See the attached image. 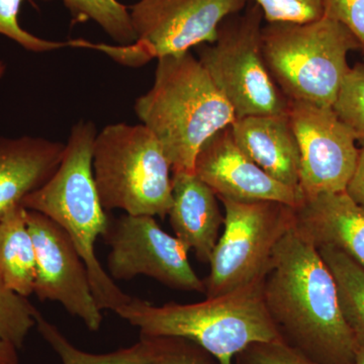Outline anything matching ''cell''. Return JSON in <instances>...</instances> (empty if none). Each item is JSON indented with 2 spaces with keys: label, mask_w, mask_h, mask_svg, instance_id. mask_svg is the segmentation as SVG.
<instances>
[{
  "label": "cell",
  "mask_w": 364,
  "mask_h": 364,
  "mask_svg": "<svg viewBox=\"0 0 364 364\" xmlns=\"http://www.w3.org/2000/svg\"><path fill=\"white\" fill-rule=\"evenodd\" d=\"M263 296L289 346L316 364L353 363L358 344L340 310L335 280L296 223L275 249Z\"/></svg>",
  "instance_id": "cell-1"
},
{
  "label": "cell",
  "mask_w": 364,
  "mask_h": 364,
  "mask_svg": "<svg viewBox=\"0 0 364 364\" xmlns=\"http://www.w3.org/2000/svg\"><path fill=\"white\" fill-rule=\"evenodd\" d=\"M135 112L161 145L172 172H195L203 146L236 119L191 51L157 60L154 82L136 98Z\"/></svg>",
  "instance_id": "cell-2"
},
{
  "label": "cell",
  "mask_w": 364,
  "mask_h": 364,
  "mask_svg": "<svg viewBox=\"0 0 364 364\" xmlns=\"http://www.w3.org/2000/svg\"><path fill=\"white\" fill-rule=\"evenodd\" d=\"M97 135L92 122L74 124L56 172L42 188L26 196L21 205L49 218L68 234L85 261L98 308L116 312L132 296L105 272L95 251L97 239L104 238L111 224L93 178V144Z\"/></svg>",
  "instance_id": "cell-3"
},
{
  "label": "cell",
  "mask_w": 364,
  "mask_h": 364,
  "mask_svg": "<svg viewBox=\"0 0 364 364\" xmlns=\"http://www.w3.org/2000/svg\"><path fill=\"white\" fill-rule=\"evenodd\" d=\"M263 282L186 305L155 306L132 298L114 313L142 336L189 340L217 364H234L237 354L249 345L282 339L265 305Z\"/></svg>",
  "instance_id": "cell-4"
},
{
  "label": "cell",
  "mask_w": 364,
  "mask_h": 364,
  "mask_svg": "<svg viewBox=\"0 0 364 364\" xmlns=\"http://www.w3.org/2000/svg\"><path fill=\"white\" fill-rule=\"evenodd\" d=\"M358 49L353 35L329 16L262 28L268 70L289 100L333 107L350 70L347 57Z\"/></svg>",
  "instance_id": "cell-5"
},
{
  "label": "cell",
  "mask_w": 364,
  "mask_h": 364,
  "mask_svg": "<svg viewBox=\"0 0 364 364\" xmlns=\"http://www.w3.org/2000/svg\"><path fill=\"white\" fill-rule=\"evenodd\" d=\"M92 172L107 212L164 219L172 205L171 165L154 135L144 124L117 123L98 132Z\"/></svg>",
  "instance_id": "cell-6"
},
{
  "label": "cell",
  "mask_w": 364,
  "mask_h": 364,
  "mask_svg": "<svg viewBox=\"0 0 364 364\" xmlns=\"http://www.w3.org/2000/svg\"><path fill=\"white\" fill-rule=\"evenodd\" d=\"M263 20L253 4L223 21L214 42L198 46V60L236 119L289 112V100L273 80L263 55Z\"/></svg>",
  "instance_id": "cell-7"
},
{
  "label": "cell",
  "mask_w": 364,
  "mask_h": 364,
  "mask_svg": "<svg viewBox=\"0 0 364 364\" xmlns=\"http://www.w3.org/2000/svg\"><path fill=\"white\" fill-rule=\"evenodd\" d=\"M248 0H139L130 9L135 42L95 44L86 49L104 53L119 65L141 67L153 59L181 54L214 42L219 26L241 13Z\"/></svg>",
  "instance_id": "cell-8"
},
{
  "label": "cell",
  "mask_w": 364,
  "mask_h": 364,
  "mask_svg": "<svg viewBox=\"0 0 364 364\" xmlns=\"http://www.w3.org/2000/svg\"><path fill=\"white\" fill-rule=\"evenodd\" d=\"M224 231L210 259L203 280L207 298H215L265 279L273 254L293 226L296 208L284 203L221 198Z\"/></svg>",
  "instance_id": "cell-9"
},
{
  "label": "cell",
  "mask_w": 364,
  "mask_h": 364,
  "mask_svg": "<svg viewBox=\"0 0 364 364\" xmlns=\"http://www.w3.org/2000/svg\"><path fill=\"white\" fill-rule=\"evenodd\" d=\"M104 240L111 248L107 273L112 279L144 275L177 291L205 294V282L189 263L191 250L165 232L155 217L124 214L111 219Z\"/></svg>",
  "instance_id": "cell-10"
},
{
  "label": "cell",
  "mask_w": 364,
  "mask_h": 364,
  "mask_svg": "<svg viewBox=\"0 0 364 364\" xmlns=\"http://www.w3.org/2000/svg\"><path fill=\"white\" fill-rule=\"evenodd\" d=\"M287 114L299 145L304 198L346 191L359 154L351 129L332 107L289 100Z\"/></svg>",
  "instance_id": "cell-11"
},
{
  "label": "cell",
  "mask_w": 364,
  "mask_h": 364,
  "mask_svg": "<svg viewBox=\"0 0 364 364\" xmlns=\"http://www.w3.org/2000/svg\"><path fill=\"white\" fill-rule=\"evenodd\" d=\"M26 224L37 258L33 294L41 301H57L67 312L85 323L91 332L102 324L91 289L87 268L68 234L51 219L26 210Z\"/></svg>",
  "instance_id": "cell-12"
},
{
  "label": "cell",
  "mask_w": 364,
  "mask_h": 364,
  "mask_svg": "<svg viewBox=\"0 0 364 364\" xmlns=\"http://www.w3.org/2000/svg\"><path fill=\"white\" fill-rule=\"evenodd\" d=\"M195 172L218 198L267 200L299 208L303 193L275 181L261 169L235 141L231 127L213 136L196 157Z\"/></svg>",
  "instance_id": "cell-13"
},
{
  "label": "cell",
  "mask_w": 364,
  "mask_h": 364,
  "mask_svg": "<svg viewBox=\"0 0 364 364\" xmlns=\"http://www.w3.org/2000/svg\"><path fill=\"white\" fill-rule=\"evenodd\" d=\"M65 146L43 136H0V221L51 178Z\"/></svg>",
  "instance_id": "cell-14"
},
{
  "label": "cell",
  "mask_w": 364,
  "mask_h": 364,
  "mask_svg": "<svg viewBox=\"0 0 364 364\" xmlns=\"http://www.w3.org/2000/svg\"><path fill=\"white\" fill-rule=\"evenodd\" d=\"M219 198L196 172H172L170 225L179 240L203 263L210 262L224 226Z\"/></svg>",
  "instance_id": "cell-15"
},
{
  "label": "cell",
  "mask_w": 364,
  "mask_h": 364,
  "mask_svg": "<svg viewBox=\"0 0 364 364\" xmlns=\"http://www.w3.org/2000/svg\"><path fill=\"white\" fill-rule=\"evenodd\" d=\"M294 223L316 247L338 249L364 269V205L346 191L305 198Z\"/></svg>",
  "instance_id": "cell-16"
},
{
  "label": "cell",
  "mask_w": 364,
  "mask_h": 364,
  "mask_svg": "<svg viewBox=\"0 0 364 364\" xmlns=\"http://www.w3.org/2000/svg\"><path fill=\"white\" fill-rule=\"evenodd\" d=\"M231 130L239 147L261 169L301 191V158L289 114L241 117L235 119Z\"/></svg>",
  "instance_id": "cell-17"
},
{
  "label": "cell",
  "mask_w": 364,
  "mask_h": 364,
  "mask_svg": "<svg viewBox=\"0 0 364 364\" xmlns=\"http://www.w3.org/2000/svg\"><path fill=\"white\" fill-rule=\"evenodd\" d=\"M26 215V208L14 205L0 221V273L9 289L28 298L35 289L37 258Z\"/></svg>",
  "instance_id": "cell-18"
},
{
  "label": "cell",
  "mask_w": 364,
  "mask_h": 364,
  "mask_svg": "<svg viewBox=\"0 0 364 364\" xmlns=\"http://www.w3.org/2000/svg\"><path fill=\"white\" fill-rule=\"evenodd\" d=\"M36 328L41 336L58 354L62 364H154L161 349V337L142 336L135 344L105 354L80 350L71 343L57 326L40 311L36 313Z\"/></svg>",
  "instance_id": "cell-19"
},
{
  "label": "cell",
  "mask_w": 364,
  "mask_h": 364,
  "mask_svg": "<svg viewBox=\"0 0 364 364\" xmlns=\"http://www.w3.org/2000/svg\"><path fill=\"white\" fill-rule=\"evenodd\" d=\"M317 248L335 280L344 320L360 346L364 344V269L338 249Z\"/></svg>",
  "instance_id": "cell-20"
},
{
  "label": "cell",
  "mask_w": 364,
  "mask_h": 364,
  "mask_svg": "<svg viewBox=\"0 0 364 364\" xmlns=\"http://www.w3.org/2000/svg\"><path fill=\"white\" fill-rule=\"evenodd\" d=\"M50 1V0H37ZM68 9L72 23L93 21L117 45L135 42L130 11L119 0H61Z\"/></svg>",
  "instance_id": "cell-21"
},
{
  "label": "cell",
  "mask_w": 364,
  "mask_h": 364,
  "mask_svg": "<svg viewBox=\"0 0 364 364\" xmlns=\"http://www.w3.org/2000/svg\"><path fill=\"white\" fill-rule=\"evenodd\" d=\"M38 309L28 298L9 289L0 273V341L14 344L20 350L31 330L36 327Z\"/></svg>",
  "instance_id": "cell-22"
},
{
  "label": "cell",
  "mask_w": 364,
  "mask_h": 364,
  "mask_svg": "<svg viewBox=\"0 0 364 364\" xmlns=\"http://www.w3.org/2000/svg\"><path fill=\"white\" fill-rule=\"evenodd\" d=\"M333 109L364 143V64L350 67Z\"/></svg>",
  "instance_id": "cell-23"
},
{
  "label": "cell",
  "mask_w": 364,
  "mask_h": 364,
  "mask_svg": "<svg viewBox=\"0 0 364 364\" xmlns=\"http://www.w3.org/2000/svg\"><path fill=\"white\" fill-rule=\"evenodd\" d=\"M21 2L23 0H0V35L9 38L28 52L46 53L62 48H76V40L55 42L37 37L21 28L18 21Z\"/></svg>",
  "instance_id": "cell-24"
},
{
  "label": "cell",
  "mask_w": 364,
  "mask_h": 364,
  "mask_svg": "<svg viewBox=\"0 0 364 364\" xmlns=\"http://www.w3.org/2000/svg\"><path fill=\"white\" fill-rule=\"evenodd\" d=\"M262 11L267 23H306L324 16V0H248Z\"/></svg>",
  "instance_id": "cell-25"
},
{
  "label": "cell",
  "mask_w": 364,
  "mask_h": 364,
  "mask_svg": "<svg viewBox=\"0 0 364 364\" xmlns=\"http://www.w3.org/2000/svg\"><path fill=\"white\" fill-rule=\"evenodd\" d=\"M236 364H316L282 339L257 342L235 358Z\"/></svg>",
  "instance_id": "cell-26"
},
{
  "label": "cell",
  "mask_w": 364,
  "mask_h": 364,
  "mask_svg": "<svg viewBox=\"0 0 364 364\" xmlns=\"http://www.w3.org/2000/svg\"><path fill=\"white\" fill-rule=\"evenodd\" d=\"M161 338V349L154 364H217L207 351L189 340Z\"/></svg>",
  "instance_id": "cell-27"
},
{
  "label": "cell",
  "mask_w": 364,
  "mask_h": 364,
  "mask_svg": "<svg viewBox=\"0 0 364 364\" xmlns=\"http://www.w3.org/2000/svg\"><path fill=\"white\" fill-rule=\"evenodd\" d=\"M324 16L342 23L364 52V0H324Z\"/></svg>",
  "instance_id": "cell-28"
},
{
  "label": "cell",
  "mask_w": 364,
  "mask_h": 364,
  "mask_svg": "<svg viewBox=\"0 0 364 364\" xmlns=\"http://www.w3.org/2000/svg\"><path fill=\"white\" fill-rule=\"evenodd\" d=\"M347 195L359 205H364V143L359 148L358 164L346 188Z\"/></svg>",
  "instance_id": "cell-29"
},
{
  "label": "cell",
  "mask_w": 364,
  "mask_h": 364,
  "mask_svg": "<svg viewBox=\"0 0 364 364\" xmlns=\"http://www.w3.org/2000/svg\"><path fill=\"white\" fill-rule=\"evenodd\" d=\"M0 364H20L18 349L14 344L0 341Z\"/></svg>",
  "instance_id": "cell-30"
},
{
  "label": "cell",
  "mask_w": 364,
  "mask_h": 364,
  "mask_svg": "<svg viewBox=\"0 0 364 364\" xmlns=\"http://www.w3.org/2000/svg\"><path fill=\"white\" fill-rule=\"evenodd\" d=\"M352 364H364V344L358 346Z\"/></svg>",
  "instance_id": "cell-31"
},
{
  "label": "cell",
  "mask_w": 364,
  "mask_h": 364,
  "mask_svg": "<svg viewBox=\"0 0 364 364\" xmlns=\"http://www.w3.org/2000/svg\"><path fill=\"white\" fill-rule=\"evenodd\" d=\"M6 72V64L4 63V60L0 59V79L4 77Z\"/></svg>",
  "instance_id": "cell-32"
}]
</instances>
